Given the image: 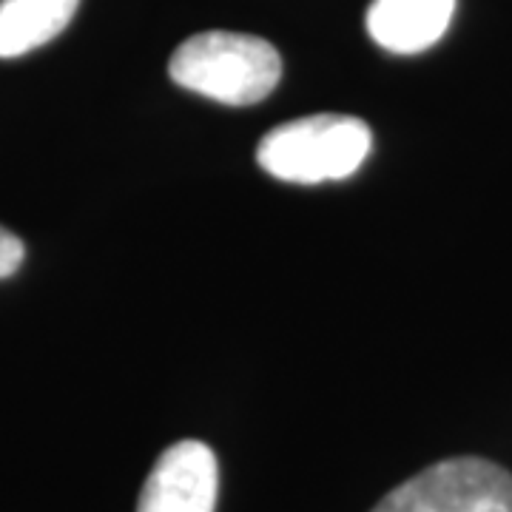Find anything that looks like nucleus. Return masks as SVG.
<instances>
[{
    "label": "nucleus",
    "mask_w": 512,
    "mask_h": 512,
    "mask_svg": "<svg viewBox=\"0 0 512 512\" xmlns=\"http://www.w3.org/2000/svg\"><path fill=\"white\" fill-rule=\"evenodd\" d=\"M370 512H512V473L487 458H447L407 478Z\"/></svg>",
    "instance_id": "7ed1b4c3"
},
{
    "label": "nucleus",
    "mask_w": 512,
    "mask_h": 512,
    "mask_svg": "<svg viewBox=\"0 0 512 512\" xmlns=\"http://www.w3.org/2000/svg\"><path fill=\"white\" fill-rule=\"evenodd\" d=\"M80 0H0V57H20L55 40Z\"/></svg>",
    "instance_id": "423d86ee"
},
{
    "label": "nucleus",
    "mask_w": 512,
    "mask_h": 512,
    "mask_svg": "<svg viewBox=\"0 0 512 512\" xmlns=\"http://www.w3.org/2000/svg\"><path fill=\"white\" fill-rule=\"evenodd\" d=\"M373 148L365 120L348 114H313L271 128L256 148V163L282 183L319 185L348 180Z\"/></svg>",
    "instance_id": "f03ea898"
},
{
    "label": "nucleus",
    "mask_w": 512,
    "mask_h": 512,
    "mask_svg": "<svg viewBox=\"0 0 512 512\" xmlns=\"http://www.w3.org/2000/svg\"><path fill=\"white\" fill-rule=\"evenodd\" d=\"M23 256H26L23 242L12 231L0 228V279H6V276H12L18 271Z\"/></svg>",
    "instance_id": "0eeeda50"
},
{
    "label": "nucleus",
    "mask_w": 512,
    "mask_h": 512,
    "mask_svg": "<svg viewBox=\"0 0 512 512\" xmlns=\"http://www.w3.org/2000/svg\"><path fill=\"white\" fill-rule=\"evenodd\" d=\"M168 74L177 86L222 106H254L276 89L282 57L256 35L200 32L177 46Z\"/></svg>",
    "instance_id": "f257e3e1"
},
{
    "label": "nucleus",
    "mask_w": 512,
    "mask_h": 512,
    "mask_svg": "<svg viewBox=\"0 0 512 512\" xmlns=\"http://www.w3.org/2000/svg\"><path fill=\"white\" fill-rule=\"evenodd\" d=\"M220 490L217 456L202 441H177L148 473L137 512H214Z\"/></svg>",
    "instance_id": "20e7f679"
},
{
    "label": "nucleus",
    "mask_w": 512,
    "mask_h": 512,
    "mask_svg": "<svg viewBox=\"0 0 512 512\" xmlns=\"http://www.w3.org/2000/svg\"><path fill=\"white\" fill-rule=\"evenodd\" d=\"M456 12V0H373L367 32L393 55H419L436 46Z\"/></svg>",
    "instance_id": "39448f33"
}]
</instances>
